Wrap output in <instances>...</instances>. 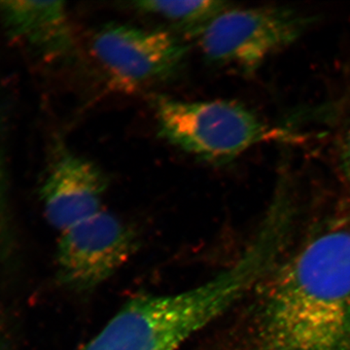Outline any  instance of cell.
Returning a JSON list of instances; mask_svg holds the SVG:
<instances>
[{
	"instance_id": "3957f363",
	"label": "cell",
	"mask_w": 350,
	"mask_h": 350,
	"mask_svg": "<svg viewBox=\"0 0 350 350\" xmlns=\"http://www.w3.org/2000/svg\"><path fill=\"white\" fill-rule=\"evenodd\" d=\"M159 137L211 165L232 162L255 145L289 140L290 133L265 123L241 103L153 98Z\"/></svg>"
},
{
	"instance_id": "8fae6325",
	"label": "cell",
	"mask_w": 350,
	"mask_h": 350,
	"mask_svg": "<svg viewBox=\"0 0 350 350\" xmlns=\"http://www.w3.org/2000/svg\"><path fill=\"white\" fill-rule=\"evenodd\" d=\"M5 349V344H4L3 337H2L1 333H0V350Z\"/></svg>"
},
{
	"instance_id": "7a4b0ae2",
	"label": "cell",
	"mask_w": 350,
	"mask_h": 350,
	"mask_svg": "<svg viewBox=\"0 0 350 350\" xmlns=\"http://www.w3.org/2000/svg\"><path fill=\"white\" fill-rule=\"evenodd\" d=\"M256 336L262 350H350V232H324L275 269Z\"/></svg>"
},
{
	"instance_id": "277c9868",
	"label": "cell",
	"mask_w": 350,
	"mask_h": 350,
	"mask_svg": "<svg viewBox=\"0 0 350 350\" xmlns=\"http://www.w3.org/2000/svg\"><path fill=\"white\" fill-rule=\"evenodd\" d=\"M310 22L312 18L293 9L230 6L194 39L208 63L250 73L300 38Z\"/></svg>"
},
{
	"instance_id": "5b68a950",
	"label": "cell",
	"mask_w": 350,
	"mask_h": 350,
	"mask_svg": "<svg viewBox=\"0 0 350 350\" xmlns=\"http://www.w3.org/2000/svg\"><path fill=\"white\" fill-rule=\"evenodd\" d=\"M140 243L133 225L101 209L61 232L57 280L72 293H93L135 256Z\"/></svg>"
},
{
	"instance_id": "9c48e42d",
	"label": "cell",
	"mask_w": 350,
	"mask_h": 350,
	"mask_svg": "<svg viewBox=\"0 0 350 350\" xmlns=\"http://www.w3.org/2000/svg\"><path fill=\"white\" fill-rule=\"evenodd\" d=\"M130 6L138 12L157 16L172 23L179 31L194 38L214 17L229 8L231 4L225 1H145L130 2Z\"/></svg>"
},
{
	"instance_id": "52a82bcc",
	"label": "cell",
	"mask_w": 350,
	"mask_h": 350,
	"mask_svg": "<svg viewBox=\"0 0 350 350\" xmlns=\"http://www.w3.org/2000/svg\"><path fill=\"white\" fill-rule=\"evenodd\" d=\"M109 180L98 165L72 152L59 154L40 189L44 213L59 232L98 213Z\"/></svg>"
},
{
	"instance_id": "30bf717a",
	"label": "cell",
	"mask_w": 350,
	"mask_h": 350,
	"mask_svg": "<svg viewBox=\"0 0 350 350\" xmlns=\"http://www.w3.org/2000/svg\"><path fill=\"white\" fill-rule=\"evenodd\" d=\"M344 163L345 172H347V176L350 183V128L347 131V135H345L344 144Z\"/></svg>"
},
{
	"instance_id": "8992f818",
	"label": "cell",
	"mask_w": 350,
	"mask_h": 350,
	"mask_svg": "<svg viewBox=\"0 0 350 350\" xmlns=\"http://www.w3.org/2000/svg\"><path fill=\"white\" fill-rule=\"evenodd\" d=\"M90 48L110 82L130 90L175 77L190 52V45L172 32L121 23L100 25Z\"/></svg>"
},
{
	"instance_id": "6da1fadb",
	"label": "cell",
	"mask_w": 350,
	"mask_h": 350,
	"mask_svg": "<svg viewBox=\"0 0 350 350\" xmlns=\"http://www.w3.org/2000/svg\"><path fill=\"white\" fill-rule=\"evenodd\" d=\"M289 230L282 219L267 216L254 241L229 268L178 293L133 297L78 350H178L275 269Z\"/></svg>"
},
{
	"instance_id": "ba28073f",
	"label": "cell",
	"mask_w": 350,
	"mask_h": 350,
	"mask_svg": "<svg viewBox=\"0 0 350 350\" xmlns=\"http://www.w3.org/2000/svg\"><path fill=\"white\" fill-rule=\"evenodd\" d=\"M0 18L11 38L46 59H66L75 52V34L63 1H0Z\"/></svg>"
}]
</instances>
